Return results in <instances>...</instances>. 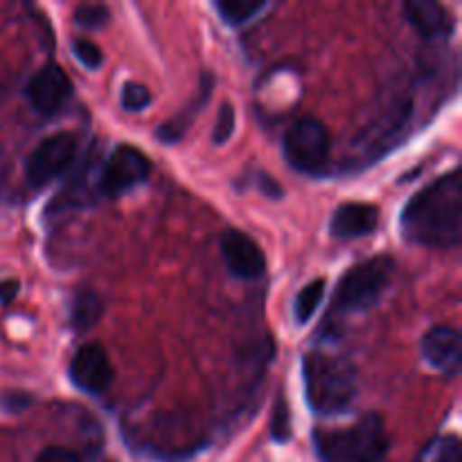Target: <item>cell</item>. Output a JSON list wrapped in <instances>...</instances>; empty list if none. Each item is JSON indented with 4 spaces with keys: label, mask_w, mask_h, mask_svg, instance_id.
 Returning <instances> with one entry per match:
<instances>
[{
    "label": "cell",
    "mask_w": 462,
    "mask_h": 462,
    "mask_svg": "<svg viewBox=\"0 0 462 462\" xmlns=\"http://www.w3.org/2000/svg\"><path fill=\"white\" fill-rule=\"evenodd\" d=\"M0 404L7 413H21L23 409L32 404V395H27V393H5Z\"/></svg>",
    "instance_id": "24"
},
{
    "label": "cell",
    "mask_w": 462,
    "mask_h": 462,
    "mask_svg": "<svg viewBox=\"0 0 462 462\" xmlns=\"http://www.w3.org/2000/svg\"><path fill=\"white\" fill-rule=\"evenodd\" d=\"M212 86H215V77L212 75H203L201 79V88H199V95L194 97V102H189L179 116H174L171 120H167L165 125L158 129V138L162 140L165 144H174L179 143L180 138L185 135V131L192 126V122L197 120L199 113L203 111V106L208 104V99L212 97Z\"/></svg>",
    "instance_id": "14"
},
{
    "label": "cell",
    "mask_w": 462,
    "mask_h": 462,
    "mask_svg": "<svg viewBox=\"0 0 462 462\" xmlns=\"http://www.w3.org/2000/svg\"><path fill=\"white\" fill-rule=\"evenodd\" d=\"M404 16L409 25L422 39H447L454 30V18L447 12L445 5L436 0H411L404 5Z\"/></svg>",
    "instance_id": "12"
},
{
    "label": "cell",
    "mask_w": 462,
    "mask_h": 462,
    "mask_svg": "<svg viewBox=\"0 0 462 462\" xmlns=\"http://www.w3.org/2000/svg\"><path fill=\"white\" fill-rule=\"evenodd\" d=\"M302 379L307 404L323 418L346 413L356 397V370L346 356L310 352L302 361Z\"/></svg>",
    "instance_id": "2"
},
{
    "label": "cell",
    "mask_w": 462,
    "mask_h": 462,
    "mask_svg": "<svg viewBox=\"0 0 462 462\" xmlns=\"http://www.w3.org/2000/svg\"><path fill=\"white\" fill-rule=\"evenodd\" d=\"M233 131H235V108L233 104H224V106L219 108V117H217L215 131H212V143L215 144L228 143Z\"/></svg>",
    "instance_id": "23"
},
{
    "label": "cell",
    "mask_w": 462,
    "mask_h": 462,
    "mask_svg": "<svg viewBox=\"0 0 462 462\" xmlns=\"http://www.w3.org/2000/svg\"><path fill=\"white\" fill-rule=\"evenodd\" d=\"M316 456L320 462H382L388 454V433L379 415H365L341 429L314 431Z\"/></svg>",
    "instance_id": "3"
},
{
    "label": "cell",
    "mask_w": 462,
    "mask_h": 462,
    "mask_svg": "<svg viewBox=\"0 0 462 462\" xmlns=\"http://www.w3.org/2000/svg\"><path fill=\"white\" fill-rule=\"evenodd\" d=\"M325 287H328V282L323 278H316L300 289V293L293 300V319H296L298 325L310 323L311 316L319 310L320 300H323Z\"/></svg>",
    "instance_id": "17"
},
{
    "label": "cell",
    "mask_w": 462,
    "mask_h": 462,
    "mask_svg": "<svg viewBox=\"0 0 462 462\" xmlns=\"http://www.w3.org/2000/svg\"><path fill=\"white\" fill-rule=\"evenodd\" d=\"M72 54H75L77 61L84 68H88V70H97L104 63L102 50H99V45H95L90 39H77L75 43H72Z\"/></svg>",
    "instance_id": "22"
},
{
    "label": "cell",
    "mask_w": 462,
    "mask_h": 462,
    "mask_svg": "<svg viewBox=\"0 0 462 462\" xmlns=\"http://www.w3.org/2000/svg\"><path fill=\"white\" fill-rule=\"evenodd\" d=\"M18 289H21L18 280H0V305H9L18 296Z\"/></svg>",
    "instance_id": "26"
},
{
    "label": "cell",
    "mask_w": 462,
    "mask_h": 462,
    "mask_svg": "<svg viewBox=\"0 0 462 462\" xmlns=\"http://www.w3.org/2000/svg\"><path fill=\"white\" fill-rule=\"evenodd\" d=\"M68 374H70V382L88 395L106 393L111 388L113 377H116L108 355L99 346L79 347L77 355L72 356Z\"/></svg>",
    "instance_id": "8"
},
{
    "label": "cell",
    "mask_w": 462,
    "mask_h": 462,
    "mask_svg": "<svg viewBox=\"0 0 462 462\" xmlns=\"http://www.w3.org/2000/svg\"><path fill=\"white\" fill-rule=\"evenodd\" d=\"M264 7V0H217L215 3V9L219 12L221 21L230 27L246 25Z\"/></svg>",
    "instance_id": "16"
},
{
    "label": "cell",
    "mask_w": 462,
    "mask_h": 462,
    "mask_svg": "<svg viewBox=\"0 0 462 462\" xmlns=\"http://www.w3.org/2000/svg\"><path fill=\"white\" fill-rule=\"evenodd\" d=\"M102 300L95 291H79L72 300L70 310V323L77 332L81 329H90L99 319H102Z\"/></svg>",
    "instance_id": "15"
},
{
    "label": "cell",
    "mask_w": 462,
    "mask_h": 462,
    "mask_svg": "<svg viewBox=\"0 0 462 462\" xmlns=\"http://www.w3.org/2000/svg\"><path fill=\"white\" fill-rule=\"evenodd\" d=\"M108 18H111V12L104 5H84L75 14V23L86 30H99V27L106 25Z\"/></svg>",
    "instance_id": "21"
},
{
    "label": "cell",
    "mask_w": 462,
    "mask_h": 462,
    "mask_svg": "<svg viewBox=\"0 0 462 462\" xmlns=\"http://www.w3.org/2000/svg\"><path fill=\"white\" fill-rule=\"evenodd\" d=\"M271 436L275 442H289L291 438V413H289V404L284 397H280L275 404L273 420H271Z\"/></svg>",
    "instance_id": "20"
},
{
    "label": "cell",
    "mask_w": 462,
    "mask_h": 462,
    "mask_svg": "<svg viewBox=\"0 0 462 462\" xmlns=\"http://www.w3.org/2000/svg\"><path fill=\"white\" fill-rule=\"evenodd\" d=\"M418 462H462V445L458 436H440L427 445Z\"/></svg>",
    "instance_id": "18"
},
{
    "label": "cell",
    "mask_w": 462,
    "mask_h": 462,
    "mask_svg": "<svg viewBox=\"0 0 462 462\" xmlns=\"http://www.w3.org/2000/svg\"><path fill=\"white\" fill-rule=\"evenodd\" d=\"M406 242L418 246L451 248L462 237V180L458 170L440 176L413 194L400 215Z\"/></svg>",
    "instance_id": "1"
},
{
    "label": "cell",
    "mask_w": 462,
    "mask_h": 462,
    "mask_svg": "<svg viewBox=\"0 0 462 462\" xmlns=\"http://www.w3.org/2000/svg\"><path fill=\"white\" fill-rule=\"evenodd\" d=\"M329 131L316 117H300L287 129L282 152L289 165L302 174H319L329 156Z\"/></svg>",
    "instance_id": "5"
},
{
    "label": "cell",
    "mask_w": 462,
    "mask_h": 462,
    "mask_svg": "<svg viewBox=\"0 0 462 462\" xmlns=\"http://www.w3.org/2000/svg\"><path fill=\"white\" fill-rule=\"evenodd\" d=\"M221 257L235 278L257 280L266 273V257L251 235L228 230L221 237Z\"/></svg>",
    "instance_id": "10"
},
{
    "label": "cell",
    "mask_w": 462,
    "mask_h": 462,
    "mask_svg": "<svg viewBox=\"0 0 462 462\" xmlns=\"http://www.w3.org/2000/svg\"><path fill=\"white\" fill-rule=\"evenodd\" d=\"M72 95V84L66 72L57 63H48L41 68L30 84L25 86V97L30 106L41 116H52L57 113L68 97Z\"/></svg>",
    "instance_id": "9"
},
{
    "label": "cell",
    "mask_w": 462,
    "mask_h": 462,
    "mask_svg": "<svg viewBox=\"0 0 462 462\" xmlns=\"http://www.w3.org/2000/svg\"><path fill=\"white\" fill-rule=\"evenodd\" d=\"M393 269H395V262L388 255L373 257L347 269L334 293L332 311L359 314L377 305L391 284Z\"/></svg>",
    "instance_id": "4"
},
{
    "label": "cell",
    "mask_w": 462,
    "mask_h": 462,
    "mask_svg": "<svg viewBox=\"0 0 462 462\" xmlns=\"http://www.w3.org/2000/svg\"><path fill=\"white\" fill-rule=\"evenodd\" d=\"M149 104H152V93L147 90V86L126 81L125 88H122V108L129 113H138L144 111Z\"/></svg>",
    "instance_id": "19"
},
{
    "label": "cell",
    "mask_w": 462,
    "mask_h": 462,
    "mask_svg": "<svg viewBox=\"0 0 462 462\" xmlns=\"http://www.w3.org/2000/svg\"><path fill=\"white\" fill-rule=\"evenodd\" d=\"M36 462H81V460L75 451L66 449V447H48V449L36 458Z\"/></svg>",
    "instance_id": "25"
},
{
    "label": "cell",
    "mask_w": 462,
    "mask_h": 462,
    "mask_svg": "<svg viewBox=\"0 0 462 462\" xmlns=\"http://www.w3.org/2000/svg\"><path fill=\"white\" fill-rule=\"evenodd\" d=\"M379 226V210L370 203H343L329 221V235L338 239L365 237Z\"/></svg>",
    "instance_id": "13"
},
{
    "label": "cell",
    "mask_w": 462,
    "mask_h": 462,
    "mask_svg": "<svg viewBox=\"0 0 462 462\" xmlns=\"http://www.w3.org/2000/svg\"><path fill=\"white\" fill-rule=\"evenodd\" d=\"M149 171H152V162L140 149L131 147V144H120L108 156L106 165L99 174V192L104 197H120V194L143 185Z\"/></svg>",
    "instance_id": "7"
},
{
    "label": "cell",
    "mask_w": 462,
    "mask_h": 462,
    "mask_svg": "<svg viewBox=\"0 0 462 462\" xmlns=\"http://www.w3.org/2000/svg\"><path fill=\"white\" fill-rule=\"evenodd\" d=\"M422 356L431 368L440 370L447 377H454L458 374L462 364L460 334L447 325L429 329L422 338Z\"/></svg>",
    "instance_id": "11"
},
{
    "label": "cell",
    "mask_w": 462,
    "mask_h": 462,
    "mask_svg": "<svg viewBox=\"0 0 462 462\" xmlns=\"http://www.w3.org/2000/svg\"><path fill=\"white\" fill-rule=\"evenodd\" d=\"M77 156V140L72 134H54L45 138L25 162L27 183L32 188H45L72 165Z\"/></svg>",
    "instance_id": "6"
}]
</instances>
